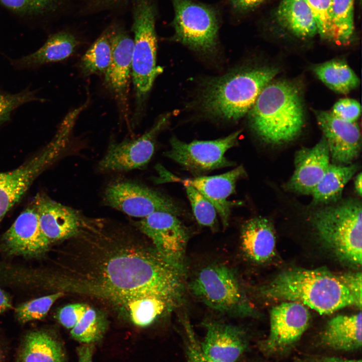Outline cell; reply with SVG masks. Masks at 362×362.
<instances>
[{"instance_id":"cell-48","label":"cell","mask_w":362,"mask_h":362,"mask_svg":"<svg viewBox=\"0 0 362 362\" xmlns=\"http://www.w3.org/2000/svg\"></svg>"},{"instance_id":"cell-15","label":"cell","mask_w":362,"mask_h":362,"mask_svg":"<svg viewBox=\"0 0 362 362\" xmlns=\"http://www.w3.org/2000/svg\"><path fill=\"white\" fill-rule=\"evenodd\" d=\"M120 17H114L107 26L111 43V57L105 74L110 88L121 99L126 97L131 76L133 40Z\"/></svg>"},{"instance_id":"cell-8","label":"cell","mask_w":362,"mask_h":362,"mask_svg":"<svg viewBox=\"0 0 362 362\" xmlns=\"http://www.w3.org/2000/svg\"><path fill=\"white\" fill-rule=\"evenodd\" d=\"M151 242L161 257L185 277L188 233L177 216L156 212L141 218L135 226Z\"/></svg>"},{"instance_id":"cell-6","label":"cell","mask_w":362,"mask_h":362,"mask_svg":"<svg viewBox=\"0 0 362 362\" xmlns=\"http://www.w3.org/2000/svg\"><path fill=\"white\" fill-rule=\"evenodd\" d=\"M133 33L131 76L138 100L145 98L152 88L161 68L156 66L157 16L153 0H130Z\"/></svg>"},{"instance_id":"cell-45","label":"cell","mask_w":362,"mask_h":362,"mask_svg":"<svg viewBox=\"0 0 362 362\" xmlns=\"http://www.w3.org/2000/svg\"><path fill=\"white\" fill-rule=\"evenodd\" d=\"M315 362H361V360L348 359L336 357H325L317 359Z\"/></svg>"},{"instance_id":"cell-12","label":"cell","mask_w":362,"mask_h":362,"mask_svg":"<svg viewBox=\"0 0 362 362\" xmlns=\"http://www.w3.org/2000/svg\"><path fill=\"white\" fill-rule=\"evenodd\" d=\"M240 131L214 140L186 143L175 137L170 140V149L165 155L189 170L204 172L231 166L234 163L225 156L226 151L237 144Z\"/></svg>"},{"instance_id":"cell-32","label":"cell","mask_w":362,"mask_h":362,"mask_svg":"<svg viewBox=\"0 0 362 362\" xmlns=\"http://www.w3.org/2000/svg\"><path fill=\"white\" fill-rule=\"evenodd\" d=\"M354 2V0H332V21L337 44H345L353 36Z\"/></svg>"},{"instance_id":"cell-34","label":"cell","mask_w":362,"mask_h":362,"mask_svg":"<svg viewBox=\"0 0 362 362\" xmlns=\"http://www.w3.org/2000/svg\"><path fill=\"white\" fill-rule=\"evenodd\" d=\"M62 291L41 297L18 306L15 310L17 318L23 323L45 317L52 305L64 295Z\"/></svg>"},{"instance_id":"cell-42","label":"cell","mask_w":362,"mask_h":362,"mask_svg":"<svg viewBox=\"0 0 362 362\" xmlns=\"http://www.w3.org/2000/svg\"><path fill=\"white\" fill-rule=\"evenodd\" d=\"M93 351L92 344H83L78 347V362H93Z\"/></svg>"},{"instance_id":"cell-25","label":"cell","mask_w":362,"mask_h":362,"mask_svg":"<svg viewBox=\"0 0 362 362\" xmlns=\"http://www.w3.org/2000/svg\"><path fill=\"white\" fill-rule=\"evenodd\" d=\"M356 164L330 163L326 172L311 194L312 204L325 206L337 202L343 189L358 170Z\"/></svg>"},{"instance_id":"cell-38","label":"cell","mask_w":362,"mask_h":362,"mask_svg":"<svg viewBox=\"0 0 362 362\" xmlns=\"http://www.w3.org/2000/svg\"><path fill=\"white\" fill-rule=\"evenodd\" d=\"M331 113L335 116L350 122H356L360 115L361 106L355 100L341 99L333 106Z\"/></svg>"},{"instance_id":"cell-5","label":"cell","mask_w":362,"mask_h":362,"mask_svg":"<svg viewBox=\"0 0 362 362\" xmlns=\"http://www.w3.org/2000/svg\"><path fill=\"white\" fill-rule=\"evenodd\" d=\"M361 202L348 199L323 206L311 216L321 240L343 261L360 266L362 261Z\"/></svg>"},{"instance_id":"cell-27","label":"cell","mask_w":362,"mask_h":362,"mask_svg":"<svg viewBox=\"0 0 362 362\" xmlns=\"http://www.w3.org/2000/svg\"><path fill=\"white\" fill-rule=\"evenodd\" d=\"M276 16L282 26L297 37L308 38L317 33L315 18L305 0H282Z\"/></svg>"},{"instance_id":"cell-13","label":"cell","mask_w":362,"mask_h":362,"mask_svg":"<svg viewBox=\"0 0 362 362\" xmlns=\"http://www.w3.org/2000/svg\"><path fill=\"white\" fill-rule=\"evenodd\" d=\"M169 117L167 114L160 117L149 130L139 137L111 143L98 163V169L103 172L128 171L144 166L151 159L156 137Z\"/></svg>"},{"instance_id":"cell-9","label":"cell","mask_w":362,"mask_h":362,"mask_svg":"<svg viewBox=\"0 0 362 362\" xmlns=\"http://www.w3.org/2000/svg\"><path fill=\"white\" fill-rule=\"evenodd\" d=\"M68 139L65 131L58 129L50 143L34 157L13 170L0 172V221L36 177L56 158Z\"/></svg>"},{"instance_id":"cell-44","label":"cell","mask_w":362,"mask_h":362,"mask_svg":"<svg viewBox=\"0 0 362 362\" xmlns=\"http://www.w3.org/2000/svg\"><path fill=\"white\" fill-rule=\"evenodd\" d=\"M11 308L12 304L10 298L0 288V314Z\"/></svg>"},{"instance_id":"cell-3","label":"cell","mask_w":362,"mask_h":362,"mask_svg":"<svg viewBox=\"0 0 362 362\" xmlns=\"http://www.w3.org/2000/svg\"><path fill=\"white\" fill-rule=\"evenodd\" d=\"M250 126L264 141L287 143L300 133L304 124L302 94L293 82L270 81L249 111Z\"/></svg>"},{"instance_id":"cell-33","label":"cell","mask_w":362,"mask_h":362,"mask_svg":"<svg viewBox=\"0 0 362 362\" xmlns=\"http://www.w3.org/2000/svg\"><path fill=\"white\" fill-rule=\"evenodd\" d=\"M130 0H76L74 16L82 18L108 13L120 17L130 8Z\"/></svg>"},{"instance_id":"cell-47","label":"cell","mask_w":362,"mask_h":362,"mask_svg":"<svg viewBox=\"0 0 362 362\" xmlns=\"http://www.w3.org/2000/svg\"><path fill=\"white\" fill-rule=\"evenodd\" d=\"M2 356H3V355H2V351H1V349H0V362L2 361V357H3Z\"/></svg>"},{"instance_id":"cell-37","label":"cell","mask_w":362,"mask_h":362,"mask_svg":"<svg viewBox=\"0 0 362 362\" xmlns=\"http://www.w3.org/2000/svg\"><path fill=\"white\" fill-rule=\"evenodd\" d=\"M33 101H44L36 93L28 89L15 94L0 90V125L10 120L12 112L19 107Z\"/></svg>"},{"instance_id":"cell-26","label":"cell","mask_w":362,"mask_h":362,"mask_svg":"<svg viewBox=\"0 0 362 362\" xmlns=\"http://www.w3.org/2000/svg\"><path fill=\"white\" fill-rule=\"evenodd\" d=\"M61 344L42 330L28 333L22 344L17 362H65Z\"/></svg>"},{"instance_id":"cell-22","label":"cell","mask_w":362,"mask_h":362,"mask_svg":"<svg viewBox=\"0 0 362 362\" xmlns=\"http://www.w3.org/2000/svg\"><path fill=\"white\" fill-rule=\"evenodd\" d=\"M240 237L243 251L254 262L263 263L274 255L276 241L275 230L266 218L256 217L245 222Z\"/></svg>"},{"instance_id":"cell-4","label":"cell","mask_w":362,"mask_h":362,"mask_svg":"<svg viewBox=\"0 0 362 362\" xmlns=\"http://www.w3.org/2000/svg\"><path fill=\"white\" fill-rule=\"evenodd\" d=\"M278 73L277 68L263 67L240 70L218 78L203 93V108L214 117L237 120L249 112Z\"/></svg>"},{"instance_id":"cell-41","label":"cell","mask_w":362,"mask_h":362,"mask_svg":"<svg viewBox=\"0 0 362 362\" xmlns=\"http://www.w3.org/2000/svg\"><path fill=\"white\" fill-rule=\"evenodd\" d=\"M342 280L355 297L358 308L361 307V274L359 272L340 275Z\"/></svg>"},{"instance_id":"cell-35","label":"cell","mask_w":362,"mask_h":362,"mask_svg":"<svg viewBox=\"0 0 362 362\" xmlns=\"http://www.w3.org/2000/svg\"><path fill=\"white\" fill-rule=\"evenodd\" d=\"M315 18L317 33L324 39L335 42L336 35L332 21V0H305Z\"/></svg>"},{"instance_id":"cell-40","label":"cell","mask_w":362,"mask_h":362,"mask_svg":"<svg viewBox=\"0 0 362 362\" xmlns=\"http://www.w3.org/2000/svg\"><path fill=\"white\" fill-rule=\"evenodd\" d=\"M187 342L186 352L187 362H219L205 355L201 349L189 324H186Z\"/></svg>"},{"instance_id":"cell-14","label":"cell","mask_w":362,"mask_h":362,"mask_svg":"<svg viewBox=\"0 0 362 362\" xmlns=\"http://www.w3.org/2000/svg\"><path fill=\"white\" fill-rule=\"evenodd\" d=\"M315 114L327 143L333 163H352L361 149L360 132L357 124L341 119L331 112L318 111Z\"/></svg>"},{"instance_id":"cell-29","label":"cell","mask_w":362,"mask_h":362,"mask_svg":"<svg viewBox=\"0 0 362 362\" xmlns=\"http://www.w3.org/2000/svg\"><path fill=\"white\" fill-rule=\"evenodd\" d=\"M76 0H0L9 11L25 16H40L73 11Z\"/></svg>"},{"instance_id":"cell-2","label":"cell","mask_w":362,"mask_h":362,"mask_svg":"<svg viewBox=\"0 0 362 362\" xmlns=\"http://www.w3.org/2000/svg\"><path fill=\"white\" fill-rule=\"evenodd\" d=\"M260 293L270 299L299 302L320 314L351 305L358 308L340 275L323 269L286 270L262 286Z\"/></svg>"},{"instance_id":"cell-36","label":"cell","mask_w":362,"mask_h":362,"mask_svg":"<svg viewBox=\"0 0 362 362\" xmlns=\"http://www.w3.org/2000/svg\"><path fill=\"white\" fill-rule=\"evenodd\" d=\"M194 215L201 225L214 229L217 222V211L213 205L192 186L184 184Z\"/></svg>"},{"instance_id":"cell-18","label":"cell","mask_w":362,"mask_h":362,"mask_svg":"<svg viewBox=\"0 0 362 362\" xmlns=\"http://www.w3.org/2000/svg\"><path fill=\"white\" fill-rule=\"evenodd\" d=\"M330 164L327 143L324 137L314 146L298 150L294 158L295 170L286 184L288 191L311 195Z\"/></svg>"},{"instance_id":"cell-46","label":"cell","mask_w":362,"mask_h":362,"mask_svg":"<svg viewBox=\"0 0 362 362\" xmlns=\"http://www.w3.org/2000/svg\"><path fill=\"white\" fill-rule=\"evenodd\" d=\"M354 189L358 195L361 196V173L357 174L354 180Z\"/></svg>"},{"instance_id":"cell-20","label":"cell","mask_w":362,"mask_h":362,"mask_svg":"<svg viewBox=\"0 0 362 362\" xmlns=\"http://www.w3.org/2000/svg\"><path fill=\"white\" fill-rule=\"evenodd\" d=\"M205 336L200 347L204 353L219 362H236L245 352L247 341L240 328L217 321L204 325Z\"/></svg>"},{"instance_id":"cell-28","label":"cell","mask_w":362,"mask_h":362,"mask_svg":"<svg viewBox=\"0 0 362 362\" xmlns=\"http://www.w3.org/2000/svg\"><path fill=\"white\" fill-rule=\"evenodd\" d=\"M318 78L329 88L346 94L356 88L359 79L344 61L333 59L315 66L313 68Z\"/></svg>"},{"instance_id":"cell-1","label":"cell","mask_w":362,"mask_h":362,"mask_svg":"<svg viewBox=\"0 0 362 362\" xmlns=\"http://www.w3.org/2000/svg\"><path fill=\"white\" fill-rule=\"evenodd\" d=\"M68 239L72 261L59 278L60 291L104 302L140 327L165 313L166 300L181 302L184 277L136 226L84 217Z\"/></svg>"},{"instance_id":"cell-31","label":"cell","mask_w":362,"mask_h":362,"mask_svg":"<svg viewBox=\"0 0 362 362\" xmlns=\"http://www.w3.org/2000/svg\"><path fill=\"white\" fill-rule=\"evenodd\" d=\"M107 327L105 317L97 310L87 305L82 317L71 329L75 340L83 344H92L103 337Z\"/></svg>"},{"instance_id":"cell-10","label":"cell","mask_w":362,"mask_h":362,"mask_svg":"<svg viewBox=\"0 0 362 362\" xmlns=\"http://www.w3.org/2000/svg\"><path fill=\"white\" fill-rule=\"evenodd\" d=\"M173 22L177 40L194 49L212 50L217 44L218 21L215 11L191 0H172Z\"/></svg>"},{"instance_id":"cell-39","label":"cell","mask_w":362,"mask_h":362,"mask_svg":"<svg viewBox=\"0 0 362 362\" xmlns=\"http://www.w3.org/2000/svg\"><path fill=\"white\" fill-rule=\"evenodd\" d=\"M88 305L73 303L66 305L58 312L57 319L67 329H72L85 312Z\"/></svg>"},{"instance_id":"cell-17","label":"cell","mask_w":362,"mask_h":362,"mask_svg":"<svg viewBox=\"0 0 362 362\" xmlns=\"http://www.w3.org/2000/svg\"><path fill=\"white\" fill-rule=\"evenodd\" d=\"M310 319L307 307L299 302L287 301L274 307L270 314L266 347L274 351L293 344L306 330Z\"/></svg>"},{"instance_id":"cell-23","label":"cell","mask_w":362,"mask_h":362,"mask_svg":"<svg viewBox=\"0 0 362 362\" xmlns=\"http://www.w3.org/2000/svg\"><path fill=\"white\" fill-rule=\"evenodd\" d=\"M321 342L330 348L344 351L361 346V312L337 315L330 319L323 331Z\"/></svg>"},{"instance_id":"cell-43","label":"cell","mask_w":362,"mask_h":362,"mask_svg":"<svg viewBox=\"0 0 362 362\" xmlns=\"http://www.w3.org/2000/svg\"><path fill=\"white\" fill-rule=\"evenodd\" d=\"M265 0H231L234 8L239 10H247L257 7Z\"/></svg>"},{"instance_id":"cell-16","label":"cell","mask_w":362,"mask_h":362,"mask_svg":"<svg viewBox=\"0 0 362 362\" xmlns=\"http://www.w3.org/2000/svg\"><path fill=\"white\" fill-rule=\"evenodd\" d=\"M2 241L4 250L11 255L36 257L47 250L50 243L41 231L33 202L5 233Z\"/></svg>"},{"instance_id":"cell-11","label":"cell","mask_w":362,"mask_h":362,"mask_svg":"<svg viewBox=\"0 0 362 362\" xmlns=\"http://www.w3.org/2000/svg\"><path fill=\"white\" fill-rule=\"evenodd\" d=\"M106 205L130 216L144 218L156 212L176 216L180 209L168 197L144 185L130 181H117L109 184L103 196Z\"/></svg>"},{"instance_id":"cell-19","label":"cell","mask_w":362,"mask_h":362,"mask_svg":"<svg viewBox=\"0 0 362 362\" xmlns=\"http://www.w3.org/2000/svg\"><path fill=\"white\" fill-rule=\"evenodd\" d=\"M33 203L41 231L50 244L71 237L80 228L84 216L77 210L44 194L37 195Z\"/></svg>"},{"instance_id":"cell-24","label":"cell","mask_w":362,"mask_h":362,"mask_svg":"<svg viewBox=\"0 0 362 362\" xmlns=\"http://www.w3.org/2000/svg\"><path fill=\"white\" fill-rule=\"evenodd\" d=\"M79 42L75 35L64 30L49 37L36 51L13 61L21 68H32L66 59L74 52Z\"/></svg>"},{"instance_id":"cell-21","label":"cell","mask_w":362,"mask_h":362,"mask_svg":"<svg viewBox=\"0 0 362 362\" xmlns=\"http://www.w3.org/2000/svg\"><path fill=\"white\" fill-rule=\"evenodd\" d=\"M245 174L244 168L240 165L219 175L184 180L176 178V180L192 186L207 198L215 208L225 228L228 225L232 206L227 199L235 192L237 182Z\"/></svg>"},{"instance_id":"cell-30","label":"cell","mask_w":362,"mask_h":362,"mask_svg":"<svg viewBox=\"0 0 362 362\" xmlns=\"http://www.w3.org/2000/svg\"><path fill=\"white\" fill-rule=\"evenodd\" d=\"M111 50L107 27L82 56L80 62L82 72L86 75L105 74L110 64Z\"/></svg>"},{"instance_id":"cell-7","label":"cell","mask_w":362,"mask_h":362,"mask_svg":"<svg viewBox=\"0 0 362 362\" xmlns=\"http://www.w3.org/2000/svg\"><path fill=\"white\" fill-rule=\"evenodd\" d=\"M190 289L207 307L233 316H246L251 307L233 270L221 264L202 268L190 283Z\"/></svg>"}]
</instances>
